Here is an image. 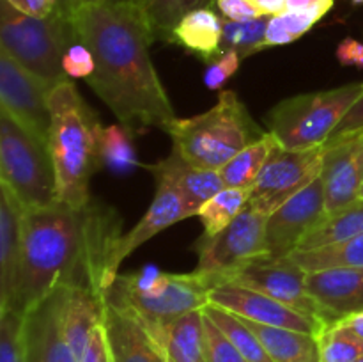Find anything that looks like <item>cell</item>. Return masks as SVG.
I'll return each instance as SVG.
<instances>
[{
  "instance_id": "cell-40",
  "label": "cell",
  "mask_w": 363,
  "mask_h": 362,
  "mask_svg": "<svg viewBox=\"0 0 363 362\" xmlns=\"http://www.w3.org/2000/svg\"><path fill=\"white\" fill-rule=\"evenodd\" d=\"M78 362H112L108 339H106V332L103 323L92 330L91 339H89L87 346H85L84 353H82Z\"/></svg>"
},
{
  "instance_id": "cell-27",
  "label": "cell",
  "mask_w": 363,
  "mask_h": 362,
  "mask_svg": "<svg viewBox=\"0 0 363 362\" xmlns=\"http://www.w3.org/2000/svg\"><path fill=\"white\" fill-rule=\"evenodd\" d=\"M277 144H279L277 138L268 131L264 137L245 148L234 158H230L225 165L220 167L218 172L225 187L252 190Z\"/></svg>"
},
{
  "instance_id": "cell-29",
  "label": "cell",
  "mask_w": 363,
  "mask_h": 362,
  "mask_svg": "<svg viewBox=\"0 0 363 362\" xmlns=\"http://www.w3.org/2000/svg\"><path fill=\"white\" fill-rule=\"evenodd\" d=\"M202 311L218 325V329L229 337L230 343L240 350V353L248 362H273L269 355L266 353L259 337L252 332V329L243 322V318L220 307V305L211 304V302L206 307H202Z\"/></svg>"
},
{
  "instance_id": "cell-11",
  "label": "cell",
  "mask_w": 363,
  "mask_h": 362,
  "mask_svg": "<svg viewBox=\"0 0 363 362\" xmlns=\"http://www.w3.org/2000/svg\"><path fill=\"white\" fill-rule=\"evenodd\" d=\"M50 92V85L0 50V109L45 144L52 128Z\"/></svg>"
},
{
  "instance_id": "cell-44",
  "label": "cell",
  "mask_w": 363,
  "mask_h": 362,
  "mask_svg": "<svg viewBox=\"0 0 363 362\" xmlns=\"http://www.w3.org/2000/svg\"><path fill=\"white\" fill-rule=\"evenodd\" d=\"M20 13L35 18H48L59 11L57 0H7Z\"/></svg>"
},
{
  "instance_id": "cell-1",
  "label": "cell",
  "mask_w": 363,
  "mask_h": 362,
  "mask_svg": "<svg viewBox=\"0 0 363 362\" xmlns=\"http://www.w3.org/2000/svg\"><path fill=\"white\" fill-rule=\"evenodd\" d=\"M121 227L119 213L94 199L84 208L57 201L25 212L9 307L27 314L59 286L91 287L105 297L113 284L112 256Z\"/></svg>"
},
{
  "instance_id": "cell-24",
  "label": "cell",
  "mask_w": 363,
  "mask_h": 362,
  "mask_svg": "<svg viewBox=\"0 0 363 362\" xmlns=\"http://www.w3.org/2000/svg\"><path fill=\"white\" fill-rule=\"evenodd\" d=\"M243 322L259 337L273 362H321L319 337L314 334L262 325L245 318Z\"/></svg>"
},
{
  "instance_id": "cell-8",
  "label": "cell",
  "mask_w": 363,
  "mask_h": 362,
  "mask_svg": "<svg viewBox=\"0 0 363 362\" xmlns=\"http://www.w3.org/2000/svg\"><path fill=\"white\" fill-rule=\"evenodd\" d=\"M209 284L199 273H167L145 290L130 287L119 275L106 290V300L130 309L147 330L167 325L209 304Z\"/></svg>"
},
{
  "instance_id": "cell-43",
  "label": "cell",
  "mask_w": 363,
  "mask_h": 362,
  "mask_svg": "<svg viewBox=\"0 0 363 362\" xmlns=\"http://www.w3.org/2000/svg\"><path fill=\"white\" fill-rule=\"evenodd\" d=\"M25 362H48L38 327L25 316Z\"/></svg>"
},
{
  "instance_id": "cell-42",
  "label": "cell",
  "mask_w": 363,
  "mask_h": 362,
  "mask_svg": "<svg viewBox=\"0 0 363 362\" xmlns=\"http://www.w3.org/2000/svg\"><path fill=\"white\" fill-rule=\"evenodd\" d=\"M363 130V96L351 106L350 112L344 116V119L340 121L339 126L335 128V131L332 133V137L328 138V142L339 141V138L347 137V135H354L358 131Z\"/></svg>"
},
{
  "instance_id": "cell-49",
  "label": "cell",
  "mask_w": 363,
  "mask_h": 362,
  "mask_svg": "<svg viewBox=\"0 0 363 362\" xmlns=\"http://www.w3.org/2000/svg\"><path fill=\"white\" fill-rule=\"evenodd\" d=\"M337 323L347 327L350 330H353L360 339H363V311L353 312V314H347L344 318L337 319Z\"/></svg>"
},
{
  "instance_id": "cell-37",
  "label": "cell",
  "mask_w": 363,
  "mask_h": 362,
  "mask_svg": "<svg viewBox=\"0 0 363 362\" xmlns=\"http://www.w3.org/2000/svg\"><path fill=\"white\" fill-rule=\"evenodd\" d=\"M241 57L234 50L220 52L215 59L208 62V70L204 73V84L208 89H220L238 70H240Z\"/></svg>"
},
{
  "instance_id": "cell-15",
  "label": "cell",
  "mask_w": 363,
  "mask_h": 362,
  "mask_svg": "<svg viewBox=\"0 0 363 362\" xmlns=\"http://www.w3.org/2000/svg\"><path fill=\"white\" fill-rule=\"evenodd\" d=\"M323 185L328 215L360 197L363 185V130L326 142L323 158Z\"/></svg>"
},
{
  "instance_id": "cell-53",
  "label": "cell",
  "mask_w": 363,
  "mask_h": 362,
  "mask_svg": "<svg viewBox=\"0 0 363 362\" xmlns=\"http://www.w3.org/2000/svg\"><path fill=\"white\" fill-rule=\"evenodd\" d=\"M353 4H363V0H351Z\"/></svg>"
},
{
  "instance_id": "cell-30",
  "label": "cell",
  "mask_w": 363,
  "mask_h": 362,
  "mask_svg": "<svg viewBox=\"0 0 363 362\" xmlns=\"http://www.w3.org/2000/svg\"><path fill=\"white\" fill-rule=\"evenodd\" d=\"M147 20L156 39L170 41L174 28L194 9L204 7L209 0H131Z\"/></svg>"
},
{
  "instance_id": "cell-12",
  "label": "cell",
  "mask_w": 363,
  "mask_h": 362,
  "mask_svg": "<svg viewBox=\"0 0 363 362\" xmlns=\"http://www.w3.org/2000/svg\"><path fill=\"white\" fill-rule=\"evenodd\" d=\"M223 283H236L261 291L308 318L318 319L326 327L332 325L325 309L307 291V272L289 259H257L230 273Z\"/></svg>"
},
{
  "instance_id": "cell-16",
  "label": "cell",
  "mask_w": 363,
  "mask_h": 362,
  "mask_svg": "<svg viewBox=\"0 0 363 362\" xmlns=\"http://www.w3.org/2000/svg\"><path fill=\"white\" fill-rule=\"evenodd\" d=\"M103 327L112 362H162L163 350L130 309L103 298Z\"/></svg>"
},
{
  "instance_id": "cell-13",
  "label": "cell",
  "mask_w": 363,
  "mask_h": 362,
  "mask_svg": "<svg viewBox=\"0 0 363 362\" xmlns=\"http://www.w3.org/2000/svg\"><path fill=\"white\" fill-rule=\"evenodd\" d=\"M326 195L321 176L284 202L266 220V258L277 261L293 254L305 236L326 219Z\"/></svg>"
},
{
  "instance_id": "cell-31",
  "label": "cell",
  "mask_w": 363,
  "mask_h": 362,
  "mask_svg": "<svg viewBox=\"0 0 363 362\" xmlns=\"http://www.w3.org/2000/svg\"><path fill=\"white\" fill-rule=\"evenodd\" d=\"M250 194L252 190L248 188L225 187L215 197L209 199L197 215L204 226V234L213 236L225 229L230 222H234L240 213L247 208Z\"/></svg>"
},
{
  "instance_id": "cell-50",
  "label": "cell",
  "mask_w": 363,
  "mask_h": 362,
  "mask_svg": "<svg viewBox=\"0 0 363 362\" xmlns=\"http://www.w3.org/2000/svg\"><path fill=\"white\" fill-rule=\"evenodd\" d=\"M57 6H59V13H62L64 16H67L71 20L73 13L77 11L78 4L77 0H57Z\"/></svg>"
},
{
  "instance_id": "cell-25",
  "label": "cell",
  "mask_w": 363,
  "mask_h": 362,
  "mask_svg": "<svg viewBox=\"0 0 363 362\" xmlns=\"http://www.w3.org/2000/svg\"><path fill=\"white\" fill-rule=\"evenodd\" d=\"M223 20H220L218 14L209 7H199L188 13L174 28L170 43L181 45L209 62L220 53Z\"/></svg>"
},
{
  "instance_id": "cell-28",
  "label": "cell",
  "mask_w": 363,
  "mask_h": 362,
  "mask_svg": "<svg viewBox=\"0 0 363 362\" xmlns=\"http://www.w3.org/2000/svg\"><path fill=\"white\" fill-rule=\"evenodd\" d=\"M284 259L301 266L305 272L326 268H363V233L315 251H296Z\"/></svg>"
},
{
  "instance_id": "cell-32",
  "label": "cell",
  "mask_w": 363,
  "mask_h": 362,
  "mask_svg": "<svg viewBox=\"0 0 363 362\" xmlns=\"http://www.w3.org/2000/svg\"><path fill=\"white\" fill-rule=\"evenodd\" d=\"M268 21L269 16H259L245 21L223 20L220 52L234 50V52L240 53L241 59H245V57L266 50L268 48V45H266Z\"/></svg>"
},
{
  "instance_id": "cell-4",
  "label": "cell",
  "mask_w": 363,
  "mask_h": 362,
  "mask_svg": "<svg viewBox=\"0 0 363 362\" xmlns=\"http://www.w3.org/2000/svg\"><path fill=\"white\" fill-rule=\"evenodd\" d=\"M266 133L234 91H222L213 109L177 119L169 130L172 149L191 165L213 170H218Z\"/></svg>"
},
{
  "instance_id": "cell-9",
  "label": "cell",
  "mask_w": 363,
  "mask_h": 362,
  "mask_svg": "<svg viewBox=\"0 0 363 362\" xmlns=\"http://www.w3.org/2000/svg\"><path fill=\"white\" fill-rule=\"evenodd\" d=\"M266 220L268 215L247 206L223 231L213 236L202 234L195 245L199 263L194 272L204 277L213 290L230 273L266 258Z\"/></svg>"
},
{
  "instance_id": "cell-20",
  "label": "cell",
  "mask_w": 363,
  "mask_h": 362,
  "mask_svg": "<svg viewBox=\"0 0 363 362\" xmlns=\"http://www.w3.org/2000/svg\"><path fill=\"white\" fill-rule=\"evenodd\" d=\"M25 208L0 183V311L9 307L21 256V224Z\"/></svg>"
},
{
  "instance_id": "cell-10",
  "label": "cell",
  "mask_w": 363,
  "mask_h": 362,
  "mask_svg": "<svg viewBox=\"0 0 363 362\" xmlns=\"http://www.w3.org/2000/svg\"><path fill=\"white\" fill-rule=\"evenodd\" d=\"M323 158L325 146L294 151L277 144L252 188L247 206L264 215H272L284 202L321 176Z\"/></svg>"
},
{
  "instance_id": "cell-17",
  "label": "cell",
  "mask_w": 363,
  "mask_h": 362,
  "mask_svg": "<svg viewBox=\"0 0 363 362\" xmlns=\"http://www.w3.org/2000/svg\"><path fill=\"white\" fill-rule=\"evenodd\" d=\"M186 204L181 199V195L172 187L163 183H156V194L151 206L147 208L145 215L137 222V226L117 240L116 248L112 256V277L119 275V266L124 259L131 256L135 248L144 245L151 240L155 234L162 233L167 227L174 226L176 222L184 219H190Z\"/></svg>"
},
{
  "instance_id": "cell-21",
  "label": "cell",
  "mask_w": 363,
  "mask_h": 362,
  "mask_svg": "<svg viewBox=\"0 0 363 362\" xmlns=\"http://www.w3.org/2000/svg\"><path fill=\"white\" fill-rule=\"evenodd\" d=\"M147 332L172 362H206L202 309L186 312L181 318Z\"/></svg>"
},
{
  "instance_id": "cell-26",
  "label": "cell",
  "mask_w": 363,
  "mask_h": 362,
  "mask_svg": "<svg viewBox=\"0 0 363 362\" xmlns=\"http://www.w3.org/2000/svg\"><path fill=\"white\" fill-rule=\"evenodd\" d=\"M363 233V199L358 197L351 204L344 206L339 212L326 215L325 220L318 224L307 236L301 240L296 251H315L340 243L350 238ZM294 251V252H296Z\"/></svg>"
},
{
  "instance_id": "cell-45",
  "label": "cell",
  "mask_w": 363,
  "mask_h": 362,
  "mask_svg": "<svg viewBox=\"0 0 363 362\" xmlns=\"http://www.w3.org/2000/svg\"><path fill=\"white\" fill-rule=\"evenodd\" d=\"M337 59L344 66L363 67V43L353 38L344 39L337 48Z\"/></svg>"
},
{
  "instance_id": "cell-19",
  "label": "cell",
  "mask_w": 363,
  "mask_h": 362,
  "mask_svg": "<svg viewBox=\"0 0 363 362\" xmlns=\"http://www.w3.org/2000/svg\"><path fill=\"white\" fill-rule=\"evenodd\" d=\"M307 291L332 323L363 311V268H326L307 272Z\"/></svg>"
},
{
  "instance_id": "cell-36",
  "label": "cell",
  "mask_w": 363,
  "mask_h": 362,
  "mask_svg": "<svg viewBox=\"0 0 363 362\" xmlns=\"http://www.w3.org/2000/svg\"><path fill=\"white\" fill-rule=\"evenodd\" d=\"M204 355L206 362H248L208 314H204Z\"/></svg>"
},
{
  "instance_id": "cell-34",
  "label": "cell",
  "mask_w": 363,
  "mask_h": 362,
  "mask_svg": "<svg viewBox=\"0 0 363 362\" xmlns=\"http://www.w3.org/2000/svg\"><path fill=\"white\" fill-rule=\"evenodd\" d=\"M321 362H357L363 355V339L340 323H332L319 336Z\"/></svg>"
},
{
  "instance_id": "cell-51",
  "label": "cell",
  "mask_w": 363,
  "mask_h": 362,
  "mask_svg": "<svg viewBox=\"0 0 363 362\" xmlns=\"http://www.w3.org/2000/svg\"><path fill=\"white\" fill-rule=\"evenodd\" d=\"M98 2H121V0H77L78 7L84 6V4H98Z\"/></svg>"
},
{
  "instance_id": "cell-5",
  "label": "cell",
  "mask_w": 363,
  "mask_h": 362,
  "mask_svg": "<svg viewBox=\"0 0 363 362\" xmlns=\"http://www.w3.org/2000/svg\"><path fill=\"white\" fill-rule=\"evenodd\" d=\"M77 41L73 23L59 11L35 18L14 9L7 0L0 4V50L52 89L69 80L62 60Z\"/></svg>"
},
{
  "instance_id": "cell-6",
  "label": "cell",
  "mask_w": 363,
  "mask_h": 362,
  "mask_svg": "<svg viewBox=\"0 0 363 362\" xmlns=\"http://www.w3.org/2000/svg\"><path fill=\"white\" fill-rule=\"evenodd\" d=\"M362 96L363 82L291 96L269 110L268 131L286 149L321 148Z\"/></svg>"
},
{
  "instance_id": "cell-52",
  "label": "cell",
  "mask_w": 363,
  "mask_h": 362,
  "mask_svg": "<svg viewBox=\"0 0 363 362\" xmlns=\"http://www.w3.org/2000/svg\"><path fill=\"white\" fill-rule=\"evenodd\" d=\"M162 362H172V361H170V358H169V357H167V353H165V351H163V357H162Z\"/></svg>"
},
{
  "instance_id": "cell-54",
  "label": "cell",
  "mask_w": 363,
  "mask_h": 362,
  "mask_svg": "<svg viewBox=\"0 0 363 362\" xmlns=\"http://www.w3.org/2000/svg\"><path fill=\"white\" fill-rule=\"evenodd\" d=\"M360 199H363V185H362V190H360Z\"/></svg>"
},
{
  "instance_id": "cell-3",
  "label": "cell",
  "mask_w": 363,
  "mask_h": 362,
  "mask_svg": "<svg viewBox=\"0 0 363 362\" xmlns=\"http://www.w3.org/2000/svg\"><path fill=\"white\" fill-rule=\"evenodd\" d=\"M48 99L52 109L48 148L55 165L59 201L71 208H84L92 199L89 190L92 176L103 167L105 128L71 80L53 87Z\"/></svg>"
},
{
  "instance_id": "cell-7",
  "label": "cell",
  "mask_w": 363,
  "mask_h": 362,
  "mask_svg": "<svg viewBox=\"0 0 363 362\" xmlns=\"http://www.w3.org/2000/svg\"><path fill=\"white\" fill-rule=\"evenodd\" d=\"M0 183L13 192L25 212L59 201L57 172L48 144L0 109Z\"/></svg>"
},
{
  "instance_id": "cell-46",
  "label": "cell",
  "mask_w": 363,
  "mask_h": 362,
  "mask_svg": "<svg viewBox=\"0 0 363 362\" xmlns=\"http://www.w3.org/2000/svg\"><path fill=\"white\" fill-rule=\"evenodd\" d=\"M287 43H293L289 32L284 27L282 20H280L279 14L275 16H269L268 27H266V45L269 46H279V45H287Z\"/></svg>"
},
{
  "instance_id": "cell-41",
  "label": "cell",
  "mask_w": 363,
  "mask_h": 362,
  "mask_svg": "<svg viewBox=\"0 0 363 362\" xmlns=\"http://www.w3.org/2000/svg\"><path fill=\"white\" fill-rule=\"evenodd\" d=\"M216 6L222 11L225 20L245 21L264 16V14H261V11L255 6H252L248 0H216Z\"/></svg>"
},
{
  "instance_id": "cell-2",
  "label": "cell",
  "mask_w": 363,
  "mask_h": 362,
  "mask_svg": "<svg viewBox=\"0 0 363 362\" xmlns=\"http://www.w3.org/2000/svg\"><path fill=\"white\" fill-rule=\"evenodd\" d=\"M78 41L92 52L87 84L131 133H169L177 117L151 60V27L131 0L84 4L71 16Z\"/></svg>"
},
{
  "instance_id": "cell-22",
  "label": "cell",
  "mask_w": 363,
  "mask_h": 362,
  "mask_svg": "<svg viewBox=\"0 0 363 362\" xmlns=\"http://www.w3.org/2000/svg\"><path fill=\"white\" fill-rule=\"evenodd\" d=\"M69 286H59L25 316L34 322L48 362H78L64 332V305Z\"/></svg>"
},
{
  "instance_id": "cell-14",
  "label": "cell",
  "mask_w": 363,
  "mask_h": 362,
  "mask_svg": "<svg viewBox=\"0 0 363 362\" xmlns=\"http://www.w3.org/2000/svg\"><path fill=\"white\" fill-rule=\"evenodd\" d=\"M209 302L234 312L240 318L262 325L282 327L298 332L314 334L318 337L326 329L325 323L308 318L261 291L250 290L236 283H222L213 287L209 291Z\"/></svg>"
},
{
  "instance_id": "cell-38",
  "label": "cell",
  "mask_w": 363,
  "mask_h": 362,
  "mask_svg": "<svg viewBox=\"0 0 363 362\" xmlns=\"http://www.w3.org/2000/svg\"><path fill=\"white\" fill-rule=\"evenodd\" d=\"M62 66L69 80H78V78L87 80L94 73L96 60L91 50L84 43L77 41L74 45L69 46V50L64 55Z\"/></svg>"
},
{
  "instance_id": "cell-23",
  "label": "cell",
  "mask_w": 363,
  "mask_h": 362,
  "mask_svg": "<svg viewBox=\"0 0 363 362\" xmlns=\"http://www.w3.org/2000/svg\"><path fill=\"white\" fill-rule=\"evenodd\" d=\"M103 323V298L91 287L73 286L64 305V332L80 361L92 330Z\"/></svg>"
},
{
  "instance_id": "cell-18",
  "label": "cell",
  "mask_w": 363,
  "mask_h": 362,
  "mask_svg": "<svg viewBox=\"0 0 363 362\" xmlns=\"http://www.w3.org/2000/svg\"><path fill=\"white\" fill-rule=\"evenodd\" d=\"M156 183L172 187L186 204L191 216L199 215L202 206L225 188L218 170L191 165L176 149L167 158L151 167Z\"/></svg>"
},
{
  "instance_id": "cell-33",
  "label": "cell",
  "mask_w": 363,
  "mask_h": 362,
  "mask_svg": "<svg viewBox=\"0 0 363 362\" xmlns=\"http://www.w3.org/2000/svg\"><path fill=\"white\" fill-rule=\"evenodd\" d=\"M133 135L123 124H110L103 130L101 162L103 167L116 174H128L138 165L133 146Z\"/></svg>"
},
{
  "instance_id": "cell-55",
  "label": "cell",
  "mask_w": 363,
  "mask_h": 362,
  "mask_svg": "<svg viewBox=\"0 0 363 362\" xmlns=\"http://www.w3.org/2000/svg\"><path fill=\"white\" fill-rule=\"evenodd\" d=\"M357 362H363V355H362V357L360 358H358V361Z\"/></svg>"
},
{
  "instance_id": "cell-47",
  "label": "cell",
  "mask_w": 363,
  "mask_h": 362,
  "mask_svg": "<svg viewBox=\"0 0 363 362\" xmlns=\"http://www.w3.org/2000/svg\"><path fill=\"white\" fill-rule=\"evenodd\" d=\"M248 2L257 7L264 16H275L286 11V0H248Z\"/></svg>"
},
{
  "instance_id": "cell-48",
  "label": "cell",
  "mask_w": 363,
  "mask_h": 362,
  "mask_svg": "<svg viewBox=\"0 0 363 362\" xmlns=\"http://www.w3.org/2000/svg\"><path fill=\"white\" fill-rule=\"evenodd\" d=\"M333 0H286V11H307L314 7L332 9Z\"/></svg>"
},
{
  "instance_id": "cell-39",
  "label": "cell",
  "mask_w": 363,
  "mask_h": 362,
  "mask_svg": "<svg viewBox=\"0 0 363 362\" xmlns=\"http://www.w3.org/2000/svg\"><path fill=\"white\" fill-rule=\"evenodd\" d=\"M326 13H328V9H325V7H314V9L307 11H284L279 16L286 31L289 32L291 39L296 41L301 35L307 34Z\"/></svg>"
},
{
  "instance_id": "cell-35",
  "label": "cell",
  "mask_w": 363,
  "mask_h": 362,
  "mask_svg": "<svg viewBox=\"0 0 363 362\" xmlns=\"http://www.w3.org/2000/svg\"><path fill=\"white\" fill-rule=\"evenodd\" d=\"M0 362H25V314L0 311Z\"/></svg>"
}]
</instances>
